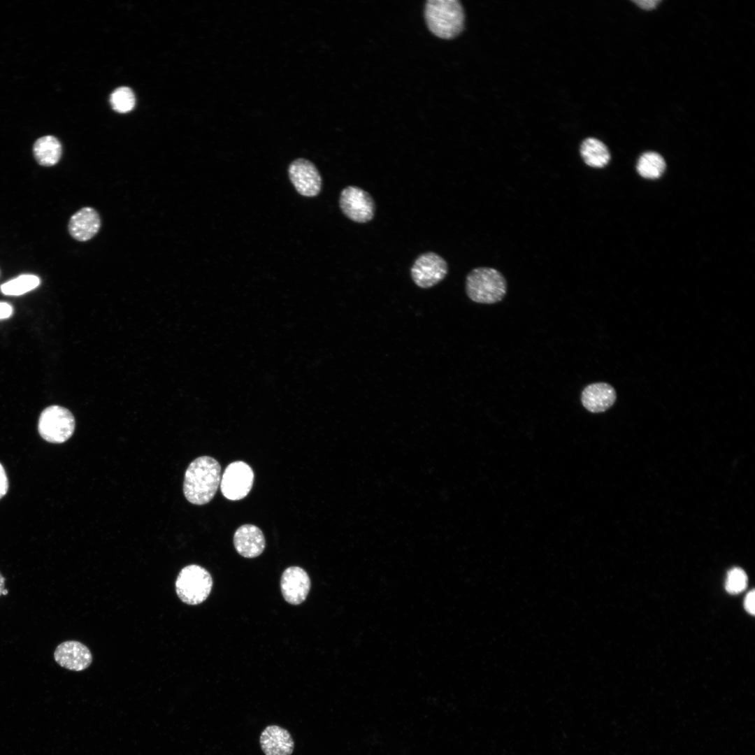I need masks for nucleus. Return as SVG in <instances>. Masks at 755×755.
<instances>
[{"mask_svg":"<svg viewBox=\"0 0 755 755\" xmlns=\"http://www.w3.org/2000/svg\"><path fill=\"white\" fill-rule=\"evenodd\" d=\"M221 480V466L214 458L202 456L192 461L186 470L183 492L192 504L204 505L215 496Z\"/></svg>","mask_w":755,"mask_h":755,"instance_id":"obj_1","label":"nucleus"},{"mask_svg":"<svg viewBox=\"0 0 755 755\" xmlns=\"http://www.w3.org/2000/svg\"><path fill=\"white\" fill-rule=\"evenodd\" d=\"M425 17L429 29L440 38H453L463 27V10L456 0L428 1Z\"/></svg>","mask_w":755,"mask_h":755,"instance_id":"obj_2","label":"nucleus"},{"mask_svg":"<svg viewBox=\"0 0 755 755\" xmlns=\"http://www.w3.org/2000/svg\"><path fill=\"white\" fill-rule=\"evenodd\" d=\"M466 291L475 303L492 304L501 301L507 292V282L498 270L489 267L473 269L466 278Z\"/></svg>","mask_w":755,"mask_h":755,"instance_id":"obj_3","label":"nucleus"},{"mask_svg":"<svg viewBox=\"0 0 755 755\" xmlns=\"http://www.w3.org/2000/svg\"><path fill=\"white\" fill-rule=\"evenodd\" d=\"M175 587L178 596L183 603L198 605L208 597L213 587V579L206 569L191 564L180 570Z\"/></svg>","mask_w":755,"mask_h":755,"instance_id":"obj_4","label":"nucleus"},{"mask_svg":"<svg viewBox=\"0 0 755 755\" xmlns=\"http://www.w3.org/2000/svg\"><path fill=\"white\" fill-rule=\"evenodd\" d=\"M76 426L73 414L59 405L45 408L38 419V430L43 439L51 443H62L73 435Z\"/></svg>","mask_w":755,"mask_h":755,"instance_id":"obj_5","label":"nucleus"},{"mask_svg":"<svg viewBox=\"0 0 755 755\" xmlns=\"http://www.w3.org/2000/svg\"><path fill=\"white\" fill-rule=\"evenodd\" d=\"M253 482L252 468L244 461H233L226 466L221 477V492L229 500L238 501L249 494Z\"/></svg>","mask_w":755,"mask_h":755,"instance_id":"obj_6","label":"nucleus"},{"mask_svg":"<svg viewBox=\"0 0 755 755\" xmlns=\"http://www.w3.org/2000/svg\"><path fill=\"white\" fill-rule=\"evenodd\" d=\"M339 204L343 214L355 222H368L375 215L373 199L369 193L357 186H347L342 190Z\"/></svg>","mask_w":755,"mask_h":755,"instance_id":"obj_7","label":"nucleus"},{"mask_svg":"<svg viewBox=\"0 0 755 755\" xmlns=\"http://www.w3.org/2000/svg\"><path fill=\"white\" fill-rule=\"evenodd\" d=\"M447 271L446 261L433 252L420 254L415 260L410 269L414 282L424 289L431 287L442 281Z\"/></svg>","mask_w":755,"mask_h":755,"instance_id":"obj_8","label":"nucleus"},{"mask_svg":"<svg viewBox=\"0 0 755 755\" xmlns=\"http://www.w3.org/2000/svg\"><path fill=\"white\" fill-rule=\"evenodd\" d=\"M291 182L296 191L304 196L317 195L322 187V178L315 166L305 159L293 161L288 168Z\"/></svg>","mask_w":755,"mask_h":755,"instance_id":"obj_9","label":"nucleus"},{"mask_svg":"<svg viewBox=\"0 0 755 755\" xmlns=\"http://www.w3.org/2000/svg\"><path fill=\"white\" fill-rule=\"evenodd\" d=\"M280 587L285 600L292 605L303 603L310 589V580L308 573L299 566H291L283 572Z\"/></svg>","mask_w":755,"mask_h":755,"instance_id":"obj_10","label":"nucleus"},{"mask_svg":"<svg viewBox=\"0 0 755 755\" xmlns=\"http://www.w3.org/2000/svg\"><path fill=\"white\" fill-rule=\"evenodd\" d=\"M54 659L60 666L73 671L83 670L92 662L89 648L76 640L60 643L54 652Z\"/></svg>","mask_w":755,"mask_h":755,"instance_id":"obj_11","label":"nucleus"},{"mask_svg":"<svg viewBox=\"0 0 755 755\" xmlns=\"http://www.w3.org/2000/svg\"><path fill=\"white\" fill-rule=\"evenodd\" d=\"M233 545L237 552L242 556L254 558L264 550L266 540L259 527L252 524H244L236 531Z\"/></svg>","mask_w":755,"mask_h":755,"instance_id":"obj_12","label":"nucleus"},{"mask_svg":"<svg viewBox=\"0 0 755 755\" xmlns=\"http://www.w3.org/2000/svg\"><path fill=\"white\" fill-rule=\"evenodd\" d=\"M259 743L265 755H291L294 749V742L289 732L277 725H270L264 728L260 735Z\"/></svg>","mask_w":755,"mask_h":755,"instance_id":"obj_13","label":"nucleus"},{"mask_svg":"<svg viewBox=\"0 0 755 755\" xmlns=\"http://www.w3.org/2000/svg\"><path fill=\"white\" fill-rule=\"evenodd\" d=\"M616 400L614 389L606 382H595L586 386L581 394L582 405L593 413L603 412Z\"/></svg>","mask_w":755,"mask_h":755,"instance_id":"obj_14","label":"nucleus"},{"mask_svg":"<svg viewBox=\"0 0 755 755\" xmlns=\"http://www.w3.org/2000/svg\"><path fill=\"white\" fill-rule=\"evenodd\" d=\"M100 226L101 220L96 210L92 207H85L71 216L68 229L74 239L87 241L97 233Z\"/></svg>","mask_w":755,"mask_h":755,"instance_id":"obj_15","label":"nucleus"},{"mask_svg":"<svg viewBox=\"0 0 755 755\" xmlns=\"http://www.w3.org/2000/svg\"><path fill=\"white\" fill-rule=\"evenodd\" d=\"M33 153L40 165L51 166L56 164L61 158L62 145L56 137L45 136L34 143Z\"/></svg>","mask_w":755,"mask_h":755,"instance_id":"obj_16","label":"nucleus"},{"mask_svg":"<svg viewBox=\"0 0 755 755\" xmlns=\"http://www.w3.org/2000/svg\"><path fill=\"white\" fill-rule=\"evenodd\" d=\"M580 154L585 164L593 168H603L610 159L607 146L595 138H587L582 141Z\"/></svg>","mask_w":755,"mask_h":755,"instance_id":"obj_17","label":"nucleus"},{"mask_svg":"<svg viewBox=\"0 0 755 755\" xmlns=\"http://www.w3.org/2000/svg\"><path fill=\"white\" fill-rule=\"evenodd\" d=\"M666 166V161L661 155L655 152H647L640 157L637 171L642 178L656 179L663 173Z\"/></svg>","mask_w":755,"mask_h":755,"instance_id":"obj_18","label":"nucleus"},{"mask_svg":"<svg viewBox=\"0 0 755 755\" xmlns=\"http://www.w3.org/2000/svg\"><path fill=\"white\" fill-rule=\"evenodd\" d=\"M39 284L38 277L22 275L3 284L1 290L6 295L19 296L36 288Z\"/></svg>","mask_w":755,"mask_h":755,"instance_id":"obj_19","label":"nucleus"},{"mask_svg":"<svg viewBox=\"0 0 755 755\" xmlns=\"http://www.w3.org/2000/svg\"><path fill=\"white\" fill-rule=\"evenodd\" d=\"M110 101L113 108L118 113L131 111L135 106V96L127 87L116 89L111 94Z\"/></svg>","mask_w":755,"mask_h":755,"instance_id":"obj_20","label":"nucleus"},{"mask_svg":"<svg viewBox=\"0 0 755 755\" xmlns=\"http://www.w3.org/2000/svg\"><path fill=\"white\" fill-rule=\"evenodd\" d=\"M747 584L745 572L740 568H733L727 574L725 587L728 593L738 594L746 588Z\"/></svg>","mask_w":755,"mask_h":755,"instance_id":"obj_21","label":"nucleus"},{"mask_svg":"<svg viewBox=\"0 0 755 755\" xmlns=\"http://www.w3.org/2000/svg\"><path fill=\"white\" fill-rule=\"evenodd\" d=\"M8 489V480L6 470L0 463V499L7 493Z\"/></svg>","mask_w":755,"mask_h":755,"instance_id":"obj_22","label":"nucleus"},{"mask_svg":"<svg viewBox=\"0 0 755 755\" xmlns=\"http://www.w3.org/2000/svg\"><path fill=\"white\" fill-rule=\"evenodd\" d=\"M745 610L750 614H754V590L750 591L745 596L744 603Z\"/></svg>","mask_w":755,"mask_h":755,"instance_id":"obj_23","label":"nucleus"},{"mask_svg":"<svg viewBox=\"0 0 755 755\" xmlns=\"http://www.w3.org/2000/svg\"><path fill=\"white\" fill-rule=\"evenodd\" d=\"M639 7L645 10H652L654 8L660 1L659 0H638L633 1Z\"/></svg>","mask_w":755,"mask_h":755,"instance_id":"obj_24","label":"nucleus"},{"mask_svg":"<svg viewBox=\"0 0 755 755\" xmlns=\"http://www.w3.org/2000/svg\"><path fill=\"white\" fill-rule=\"evenodd\" d=\"M12 307L6 303L0 302V319H5L12 314Z\"/></svg>","mask_w":755,"mask_h":755,"instance_id":"obj_25","label":"nucleus"},{"mask_svg":"<svg viewBox=\"0 0 755 755\" xmlns=\"http://www.w3.org/2000/svg\"><path fill=\"white\" fill-rule=\"evenodd\" d=\"M5 581L6 579L0 573V596L2 595V592L5 589Z\"/></svg>","mask_w":755,"mask_h":755,"instance_id":"obj_26","label":"nucleus"},{"mask_svg":"<svg viewBox=\"0 0 755 755\" xmlns=\"http://www.w3.org/2000/svg\"><path fill=\"white\" fill-rule=\"evenodd\" d=\"M7 594H8V591L6 589H4L3 591V592H2V595H6Z\"/></svg>","mask_w":755,"mask_h":755,"instance_id":"obj_27","label":"nucleus"}]
</instances>
